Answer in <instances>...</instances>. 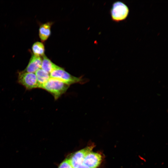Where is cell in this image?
<instances>
[{"label":"cell","instance_id":"1","mask_svg":"<svg viewBox=\"0 0 168 168\" xmlns=\"http://www.w3.org/2000/svg\"><path fill=\"white\" fill-rule=\"evenodd\" d=\"M69 86L60 80L50 77L41 88L50 93L56 100L66 92Z\"/></svg>","mask_w":168,"mask_h":168},{"label":"cell","instance_id":"2","mask_svg":"<svg viewBox=\"0 0 168 168\" xmlns=\"http://www.w3.org/2000/svg\"><path fill=\"white\" fill-rule=\"evenodd\" d=\"M129 13V9L123 2L117 1L114 2L110 10L112 20L118 22L125 20Z\"/></svg>","mask_w":168,"mask_h":168},{"label":"cell","instance_id":"3","mask_svg":"<svg viewBox=\"0 0 168 168\" xmlns=\"http://www.w3.org/2000/svg\"><path fill=\"white\" fill-rule=\"evenodd\" d=\"M51 78L57 79L68 85L80 82V78L74 77L57 65L49 74Z\"/></svg>","mask_w":168,"mask_h":168},{"label":"cell","instance_id":"4","mask_svg":"<svg viewBox=\"0 0 168 168\" xmlns=\"http://www.w3.org/2000/svg\"><path fill=\"white\" fill-rule=\"evenodd\" d=\"M18 82L27 90L38 88V84L35 73L22 71L18 73Z\"/></svg>","mask_w":168,"mask_h":168},{"label":"cell","instance_id":"5","mask_svg":"<svg viewBox=\"0 0 168 168\" xmlns=\"http://www.w3.org/2000/svg\"><path fill=\"white\" fill-rule=\"evenodd\" d=\"M94 147L93 145L88 146L68 157L72 168H76L82 164L85 156L92 151Z\"/></svg>","mask_w":168,"mask_h":168},{"label":"cell","instance_id":"6","mask_svg":"<svg viewBox=\"0 0 168 168\" xmlns=\"http://www.w3.org/2000/svg\"><path fill=\"white\" fill-rule=\"evenodd\" d=\"M102 160V156L100 154L91 151L85 156L83 163L90 168H97Z\"/></svg>","mask_w":168,"mask_h":168},{"label":"cell","instance_id":"7","mask_svg":"<svg viewBox=\"0 0 168 168\" xmlns=\"http://www.w3.org/2000/svg\"><path fill=\"white\" fill-rule=\"evenodd\" d=\"M42 61V59L40 57L33 54L26 67L23 71L28 72L35 73L37 70L41 68Z\"/></svg>","mask_w":168,"mask_h":168},{"label":"cell","instance_id":"8","mask_svg":"<svg viewBox=\"0 0 168 168\" xmlns=\"http://www.w3.org/2000/svg\"><path fill=\"white\" fill-rule=\"evenodd\" d=\"M52 24L48 22L40 26L39 29V36L42 41L46 40L51 34V28Z\"/></svg>","mask_w":168,"mask_h":168},{"label":"cell","instance_id":"9","mask_svg":"<svg viewBox=\"0 0 168 168\" xmlns=\"http://www.w3.org/2000/svg\"><path fill=\"white\" fill-rule=\"evenodd\" d=\"M38 84V88H41L50 78L49 74L40 68L35 73Z\"/></svg>","mask_w":168,"mask_h":168},{"label":"cell","instance_id":"10","mask_svg":"<svg viewBox=\"0 0 168 168\" xmlns=\"http://www.w3.org/2000/svg\"><path fill=\"white\" fill-rule=\"evenodd\" d=\"M57 66L45 55L43 56L41 68L50 74Z\"/></svg>","mask_w":168,"mask_h":168},{"label":"cell","instance_id":"11","mask_svg":"<svg viewBox=\"0 0 168 168\" xmlns=\"http://www.w3.org/2000/svg\"><path fill=\"white\" fill-rule=\"evenodd\" d=\"M32 49L34 55L40 57L44 55V44L39 42H35L32 45Z\"/></svg>","mask_w":168,"mask_h":168},{"label":"cell","instance_id":"12","mask_svg":"<svg viewBox=\"0 0 168 168\" xmlns=\"http://www.w3.org/2000/svg\"><path fill=\"white\" fill-rule=\"evenodd\" d=\"M58 168H73L67 157L59 165Z\"/></svg>","mask_w":168,"mask_h":168},{"label":"cell","instance_id":"13","mask_svg":"<svg viewBox=\"0 0 168 168\" xmlns=\"http://www.w3.org/2000/svg\"><path fill=\"white\" fill-rule=\"evenodd\" d=\"M76 168H90L88 167L87 166H86L84 164H83L82 163V164L78 166Z\"/></svg>","mask_w":168,"mask_h":168}]
</instances>
